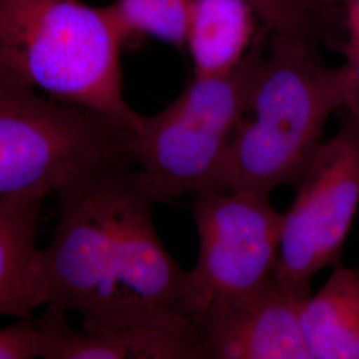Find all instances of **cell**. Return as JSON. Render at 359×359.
Returning a JSON list of instances; mask_svg holds the SVG:
<instances>
[{
    "instance_id": "6da1fadb",
    "label": "cell",
    "mask_w": 359,
    "mask_h": 359,
    "mask_svg": "<svg viewBox=\"0 0 359 359\" xmlns=\"http://www.w3.org/2000/svg\"><path fill=\"white\" fill-rule=\"evenodd\" d=\"M55 194V231L35 262L41 306L76 313L87 333L137 323L196 329L189 270L161 243L156 201L130 156L90 168Z\"/></svg>"
},
{
    "instance_id": "7a4b0ae2",
    "label": "cell",
    "mask_w": 359,
    "mask_h": 359,
    "mask_svg": "<svg viewBox=\"0 0 359 359\" xmlns=\"http://www.w3.org/2000/svg\"><path fill=\"white\" fill-rule=\"evenodd\" d=\"M354 105L350 65L329 67L318 50L270 34L249 114L236 129L212 189L270 192L295 187L335 111Z\"/></svg>"
},
{
    "instance_id": "3957f363",
    "label": "cell",
    "mask_w": 359,
    "mask_h": 359,
    "mask_svg": "<svg viewBox=\"0 0 359 359\" xmlns=\"http://www.w3.org/2000/svg\"><path fill=\"white\" fill-rule=\"evenodd\" d=\"M13 79L136 132L144 116L123 93L121 48L129 38L114 6L81 0H0Z\"/></svg>"
},
{
    "instance_id": "277c9868",
    "label": "cell",
    "mask_w": 359,
    "mask_h": 359,
    "mask_svg": "<svg viewBox=\"0 0 359 359\" xmlns=\"http://www.w3.org/2000/svg\"><path fill=\"white\" fill-rule=\"evenodd\" d=\"M270 34L259 25L249 51L231 71L193 76L161 112L144 116L128 154L156 203L213 188L231 137L249 114Z\"/></svg>"
},
{
    "instance_id": "5b68a950",
    "label": "cell",
    "mask_w": 359,
    "mask_h": 359,
    "mask_svg": "<svg viewBox=\"0 0 359 359\" xmlns=\"http://www.w3.org/2000/svg\"><path fill=\"white\" fill-rule=\"evenodd\" d=\"M132 135L114 118L0 80V198L55 193L90 168L129 156Z\"/></svg>"
},
{
    "instance_id": "8992f818",
    "label": "cell",
    "mask_w": 359,
    "mask_h": 359,
    "mask_svg": "<svg viewBox=\"0 0 359 359\" xmlns=\"http://www.w3.org/2000/svg\"><path fill=\"white\" fill-rule=\"evenodd\" d=\"M345 117L332 139L322 142L298 181L283 213L280 259L274 280L301 301L313 277L341 266L344 246L359 206V127Z\"/></svg>"
},
{
    "instance_id": "52a82bcc",
    "label": "cell",
    "mask_w": 359,
    "mask_h": 359,
    "mask_svg": "<svg viewBox=\"0 0 359 359\" xmlns=\"http://www.w3.org/2000/svg\"><path fill=\"white\" fill-rule=\"evenodd\" d=\"M192 197L200 241L189 270L194 320L210 301L249 293L274 280L283 213L264 193L205 189Z\"/></svg>"
},
{
    "instance_id": "ba28073f",
    "label": "cell",
    "mask_w": 359,
    "mask_h": 359,
    "mask_svg": "<svg viewBox=\"0 0 359 359\" xmlns=\"http://www.w3.org/2000/svg\"><path fill=\"white\" fill-rule=\"evenodd\" d=\"M302 302L276 280L210 301L193 320L206 358L310 359L299 321Z\"/></svg>"
},
{
    "instance_id": "9c48e42d",
    "label": "cell",
    "mask_w": 359,
    "mask_h": 359,
    "mask_svg": "<svg viewBox=\"0 0 359 359\" xmlns=\"http://www.w3.org/2000/svg\"><path fill=\"white\" fill-rule=\"evenodd\" d=\"M38 321L43 359H208L196 329L137 323L97 333L80 332L67 311L44 306Z\"/></svg>"
},
{
    "instance_id": "30bf717a",
    "label": "cell",
    "mask_w": 359,
    "mask_h": 359,
    "mask_svg": "<svg viewBox=\"0 0 359 359\" xmlns=\"http://www.w3.org/2000/svg\"><path fill=\"white\" fill-rule=\"evenodd\" d=\"M48 192L0 198V316L31 318L40 308L35 262L43 203Z\"/></svg>"
},
{
    "instance_id": "8fae6325",
    "label": "cell",
    "mask_w": 359,
    "mask_h": 359,
    "mask_svg": "<svg viewBox=\"0 0 359 359\" xmlns=\"http://www.w3.org/2000/svg\"><path fill=\"white\" fill-rule=\"evenodd\" d=\"M257 13L249 0H192L185 46L193 76L231 71L256 36Z\"/></svg>"
},
{
    "instance_id": "7c38bea8",
    "label": "cell",
    "mask_w": 359,
    "mask_h": 359,
    "mask_svg": "<svg viewBox=\"0 0 359 359\" xmlns=\"http://www.w3.org/2000/svg\"><path fill=\"white\" fill-rule=\"evenodd\" d=\"M299 321L310 359H359V269L335 268Z\"/></svg>"
},
{
    "instance_id": "4fadbf2b",
    "label": "cell",
    "mask_w": 359,
    "mask_h": 359,
    "mask_svg": "<svg viewBox=\"0 0 359 359\" xmlns=\"http://www.w3.org/2000/svg\"><path fill=\"white\" fill-rule=\"evenodd\" d=\"M261 25L271 32L297 39L318 50L322 40L333 35L337 10L317 0H249Z\"/></svg>"
},
{
    "instance_id": "5bb4252c",
    "label": "cell",
    "mask_w": 359,
    "mask_h": 359,
    "mask_svg": "<svg viewBox=\"0 0 359 359\" xmlns=\"http://www.w3.org/2000/svg\"><path fill=\"white\" fill-rule=\"evenodd\" d=\"M192 0H116L114 8L132 35H148L175 47L185 46Z\"/></svg>"
},
{
    "instance_id": "9a60e30c",
    "label": "cell",
    "mask_w": 359,
    "mask_h": 359,
    "mask_svg": "<svg viewBox=\"0 0 359 359\" xmlns=\"http://www.w3.org/2000/svg\"><path fill=\"white\" fill-rule=\"evenodd\" d=\"M40 357L38 321L22 318L0 329V359H34Z\"/></svg>"
},
{
    "instance_id": "2e32d148",
    "label": "cell",
    "mask_w": 359,
    "mask_h": 359,
    "mask_svg": "<svg viewBox=\"0 0 359 359\" xmlns=\"http://www.w3.org/2000/svg\"><path fill=\"white\" fill-rule=\"evenodd\" d=\"M344 27L346 40L342 43V52L359 50V0H351L345 6Z\"/></svg>"
},
{
    "instance_id": "e0dca14e",
    "label": "cell",
    "mask_w": 359,
    "mask_h": 359,
    "mask_svg": "<svg viewBox=\"0 0 359 359\" xmlns=\"http://www.w3.org/2000/svg\"><path fill=\"white\" fill-rule=\"evenodd\" d=\"M344 55L346 57L347 65H350L353 71V79H354V105L351 109H347V111L355 118L359 127V50L344 52Z\"/></svg>"
},
{
    "instance_id": "ac0fdd59",
    "label": "cell",
    "mask_w": 359,
    "mask_h": 359,
    "mask_svg": "<svg viewBox=\"0 0 359 359\" xmlns=\"http://www.w3.org/2000/svg\"><path fill=\"white\" fill-rule=\"evenodd\" d=\"M0 80H13L10 65H8V53H7V44H6V36H4V27L1 20L0 13ZM19 83V81H18Z\"/></svg>"
},
{
    "instance_id": "d6986e66",
    "label": "cell",
    "mask_w": 359,
    "mask_h": 359,
    "mask_svg": "<svg viewBox=\"0 0 359 359\" xmlns=\"http://www.w3.org/2000/svg\"><path fill=\"white\" fill-rule=\"evenodd\" d=\"M317 1L326 8H332V10L339 11L342 7L345 8V6H347L351 0H317Z\"/></svg>"
}]
</instances>
